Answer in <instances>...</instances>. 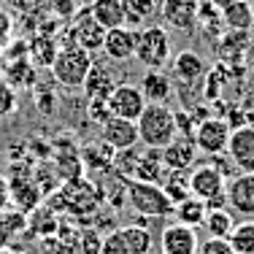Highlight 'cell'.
<instances>
[{
  "instance_id": "obj_1",
  "label": "cell",
  "mask_w": 254,
  "mask_h": 254,
  "mask_svg": "<svg viewBox=\"0 0 254 254\" xmlns=\"http://www.w3.org/2000/svg\"><path fill=\"white\" fill-rule=\"evenodd\" d=\"M138 141L146 149H165L173 138H179L176 117L168 108V103H146L143 114L135 119Z\"/></svg>"
},
{
  "instance_id": "obj_2",
  "label": "cell",
  "mask_w": 254,
  "mask_h": 254,
  "mask_svg": "<svg viewBox=\"0 0 254 254\" xmlns=\"http://www.w3.org/2000/svg\"><path fill=\"white\" fill-rule=\"evenodd\" d=\"M92 54L87 49H81V46H63V49L57 52V57H54L52 63V76L54 81L60 84V87L65 89H81L84 78H87L89 68H92Z\"/></svg>"
},
{
  "instance_id": "obj_3",
  "label": "cell",
  "mask_w": 254,
  "mask_h": 254,
  "mask_svg": "<svg viewBox=\"0 0 254 254\" xmlns=\"http://www.w3.org/2000/svg\"><path fill=\"white\" fill-rule=\"evenodd\" d=\"M190 195L200 197L205 208H227V179L211 162L195 165L190 173Z\"/></svg>"
},
{
  "instance_id": "obj_4",
  "label": "cell",
  "mask_w": 254,
  "mask_h": 254,
  "mask_svg": "<svg viewBox=\"0 0 254 254\" xmlns=\"http://www.w3.org/2000/svg\"><path fill=\"white\" fill-rule=\"evenodd\" d=\"M127 203L138 216L146 219H160V216L173 214V203L165 195L160 184H146V181H127Z\"/></svg>"
},
{
  "instance_id": "obj_5",
  "label": "cell",
  "mask_w": 254,
  "mask_h": 254,
  "mask_svg": "<svg viewBox=\"0 0 254 254\" xmlns=\"http://www.w3.org/2000/svg\"><path fill=\"white\" fill-rule=\"evenodd\" d=\"M135 60L149 70H162L171 63V35L162 25H146L138 30Z\"/></svg>"
},
{
  "instance_id": "obj_6",
  "label": "cell",
  "mask_w": 254,
  "mask_h": 254,
  "mask_svg": "<svg viewBox=\"0 0 254 254\" xmlns=\"http://www.w3.org/2000/svg\"><path fill=\"white\" fill-rule=\"evenodd\" d=\"M160 19L165 30L192 35L197 27V0H160Z\"/></svg>"
},
{
  "instance_id": "obj_7",
  "label": "cell",
  "mask_w": 254,
  "mask_h": 254,
  "mask_svg": "<svg viewBox=\"0 0 254 254\" xmlns=\"http://www.w3.org/2000/svg\"><path fill=\"white\" fill-rule=\"evenodd\" d=\"M103 41H106V30L89 16L87 8H81L70 19L68 35H65V46H81V49H87L92 54V52H103Z\"/></svg>"
},
{
  "instance_id": "obj_8",
  "label": "cell",
  "mask_w": 254,
  "mask_h": 254,
  "mask_svg": "<svg viewBox=\"0 0 254 254\" xmlns=\"http://www.w3.org/2000/svg\"><path fill=\"white\" fill-rule=\"evenodd\" d=\"M230 132H233V127H230L227 119H222V117H208V119H203V122L195 127V135H192V141H195L197 152L214 157V154H225V152H227Z\"/></svg>"
},
{
  "instance_id": "obj_9",
  "label": "cell",
  "mask_w": 254,
  "mask_h": 254,
  "mask_svg": "<svg viewBox=\"0 0 254 254\" xmlns=\"http://www.w3.org/2000/svg\"><path fill=\"white\" fill-rule=\"evenodd\" d=\"M225 154L241 173H254V125L235 127L230 132Z\"/></svg>"
},
{
  "instance_id": "obj_10",
  "label": "cell",
  "mask_w": 254,
  "mask_h": 254,
  "mask_svg": "<svg viewBox=\"0 0 254 254\" xmlns=\"http://www.w3.org/2000/svg\"><path fill=\"white\" fill-rule=\"evenodd\" d=\"M108 108H111V117L132 119V122H135L143 114V108H146V98H143V92L135 84L119 81L117 89L111 92V98H108Z\"/></svg>"
},
{
  "instance_id": "obj_11",
  "label": "cell",
  "mask_w": 254,
  "mask_h": 254,
  "mask_svg": "<svg viewBox=\"0 0 254 254\" xmlns=\"http://www.w3.org/2000/svg\"><path fill=\"white\" fill-rule=\"evenodd\" d=\"M135 46H138V30L135 27H114L106 30L103 41V54L114 63H130L135 60Z\"/></svg>"
},
{
  "instance_id": "obj_12",
  "label": "cell",
  "mask_w": 254,
  "mask_h": 254,
  "mask_svg": "<svg viewBox=\"0 0 254 254\" xmlns=\"http://www.w3.org/2000/svg\"><path fill=\"white\" fill-rule=\"evenodd\" d=\"M197 233L195 227H187L173 222L160 233V254H197Z\"/></svg>"
},
{
  "instance_id": "obj_13",
  "label": "cell",
  "mask_w": 254,
  "mask_h": 254,
  "mask_svg": "<svg viewBox=\"0 0 254 254\" xmlns=\"http://www.w3.org/2000/svg\"><path fill=\"white\" fill-rule=\"evenodd\" d=\"M100 141L108 143L114 152H125V149L138 146V125L132 119H119L111 117L106 125H100Z\"/></svg>"
},
{
  "instance_id": "obj_14",
  "label": "cell",
  "mask_w": 254,
  "mask_h": 254,
  "mask_svg": "<svg viewBox=\"0 0 254 254\" xmlns=\"http://www.w3.org/2000/svg\"><path fill=\"white\" fill-rule=\"evenodd\" d=\"M117 84H119L117 76L106 63H92V68H89V73L81 84V92L87 100H108L111 92L117 89Z\"/></svg>"
},
{
  "instance_id": "obj_15",
  "label": "cell",
  "mask_w": 254,
  "mask_h": 254,
  "mask_svg": "<svg viewBox=\"0 0 254 254\" xmlns=\"http://www.w3.org/2000/svg\"><path fill=\"white\" fill-rule=\"evenodd\" d=\"M160 157H162V165L168 171H192L195 168V160H197V146L192 138H173L165 149H160Z\"/></svg>"
},
{
  "instance_id": "obj_16",
  "label": "cell",
  "mask_w": 254,
  "mask_h": 254,
  "mask_svg": "<svg viewBox=\"0 0 254 254\" xmlns=\"http://www.w3.org/2000/svg\"><path fill=\"white\" fill-rule=\"evenodd\" d=\"M227 208L249 219L254 216V173H241L227 181Z\"/></svg>"
},
{
  "instance_id": "obj_17",
  "label": "cell",
  "mask_w": 254,
  "mask_h": 254,
  "mask_svg": "<svg viewBox=\"0 0 254 254\" xmlns=\"http://www.w3.org/2000/svg\"><path fill=\"white\" fill-rule=\"evenodd\" d=\"M168 176V168L162 165L160 149H146L141 146L135 171H132V181H146V184H162Z\"/></svg>"
},
{
  "instance_id": "obj_18",
  "label": "cell",
  "mask_w": 254,
  "mask_h": 254,
  "mask_svg": "<svg viewBox=\"0 0 254 254\" xmlns=\"http://www.w3.org/2000/svg\"><path fill=\"white\" fill-rule=\"evenodd\" d=\"M87 11L103 30H114V27L127 25L125 0H92V3L87 5Z\"/></svg>"
},
{
  "instance_id": "obj_19",
  "label": "cell",
  "mask_w": 254,
  "mask_h": 254,
  "mask_svg": "<svg viewBox=\"0 0 254 254\" xmlns=\"http://www.w3.org/2000/svg\"><path fill=\"white\" fill-rule=\"evenodd\" d=\"M171 70H173V76L181 78L184 84H195L205 76V63H203V57L197 52L184 49V52H179L176 57H173Z\"/></svg>"
},
{
  "instance_id": "obj_20",
  "label": "cell",
  "mask_w": 254,
  "mask_h": 254,
  "mask_svg": "<svg viewBox=\"0 0 254 254\" xmlns=\"http://www.w3.org/2000/svg\"><path fill=\"white\" fill-rule=\"evenodd\" d=\"M57 52H60V44L49 33H38L35 38H30V44H27V54H30L33 68H52Z\"/></svg>"
},
{
  "instance_id": "obj_21",
  "label": "cell",
  "mask_w": 254,
  "mask_h": 254,
  "mask_svg": "<svg viewBox=\"0 0 254 254\" xmlns=\"http://www.w3.org/2000/svg\"><path fill=\"white\" fill-rule=\"evenodd\" d=\"M138 89L143 92L146 103H168V98H171V92H173L171 78L162 73V70H146L141 78V84H138Z\"/></svg>"
},
{
  "instance_id": "obj_22",
  "label": "cell",
  "mask_w": 254,
  "mask_h": 254,
  "mask_svg": "<svg viewBox=\"0 0 254 254\" xmlns=\"http://www.w3.org/2000/svg\"><path fill=\"white\" fill-rule=\"evenodd\" d=\"M222 22L227 30H238V33H249L254 27V5L249 0L233 3L227 8H222Z\"/></svg>"
},
{
  "instance_id": "obj_23",
  "label": "cell",
  "mask_w": 254,
  "mask_h": 254,
  "mask_svg": "<svg viewBox=\"0 0 254 254\" xmlns=\"http://www.w3.org/2000/svg\"><path fill=\"white\" fill-rule=\"evenodd\" d=\"M119 238H122L127 254H152V246H154V238L149 233V227H141V225H127L122 230H117Z\"/></svg>"
},
{
  "instance_id": "obj_24",
  "label": "cell",
  "mask_w": 254,
  "mask_h": 254,
  "mask_svg": "<svg viewBox=\"0 0 254 254\" xmlns=\"http://www.w3.org/2000/svg\"><path fill=\"white\" fill-rule=\"evenodd\" d=\"M11 187V200L19 205V211H35V205H38L41 195H38V184H35V179H14L8 181Z\"/></svg>"
},
{
  "instance_id": "obj_25",
  "label": "cell",
  "mask_w": 254,
  "mask_h": 254,
  "mask_svg": "<svg viewBox=\"0 0 254 254\" xmlns=\"http://www.w3.org/2000/svg\"><path fill=\"white\" fill-rule=\"evenodd\" d=\"M238 225L230 208H208L205 211V219H203V227L208 233V238H227L233 233V227Z\"/></svg>"
},
{
  "instance_id": "obj_26",
  "label": "cell",
  "mask_w": 254,
  "mask_h": 254,
  "mask_svg": "<svg viewBox=\"0 0 254 254\" xmlns=\"http://www.w3.org/2000/svg\"><path fill=\"white\" fill-rule=\"evenodd\" d=\"M205 203L200 200V197H195V195H190V197H184L181 203L173 205V216H176V222H181V225H187V227H200L203 225V219H205Z\"/></svg>"
},
{
  "instance_id": "obj_27",
  "label": "cell",
  "mask_w": 254,
  "mask_h": 254,
  "mask_svg": "<svg viewBox=\"0 0 254 254\" xmlns=\"http://www.w3.org/2000/svg\"><path fill=\"white\" fill-rule=\"evenodd\" d=\"M157 11H160V3H157V0H125L127 27L141 30L149 19H154Z\"/></svg>"
},
{
  "instance_id": "obj_28",
  "label": "cell",
  "mask_w": 254,
  "mask_h": 254,
  "mask_svg": "<svg viewBox=\"0 0 254 254\" xmlns=\"http://www.w3.org/2000/svg\"><path fill=\"white\" fill-rule=\"evenodd\" d=\"M230 246L235 254H254V219H244L233 227V233L227 235Z\"/></svg>"
},
{
  "instance_id": "obj_29",
  "label": "cell",
  "mask_w": 254,
  "mask_h": 254,
  "mask_svg": "<svg viewBox=\"0 0 254 254\" xmlns=\"http://www.w3.org/2000/svg\"><path fill=\"white\" fill-rule=\"evenodd\" d=\"M244 49H246V33L227 30V35L222 38V44H219V57H222V63H230V65L241 63Z\"/></svg>"
},
{
  "instance_id": "obj_30",
  "label": "cell",
  "mask_w": 254,
  "mask_h": 254,
  "mask_svg": "<svg viewBox=\"0 0 254 254\" xmlns=\"http://www.w3.org/2000/svg\"><path fill=\"white\" fill-rule=\"evenodd\" d=\"M160 187L165 190V195L171 197L173 205L181 203L184 197H190V176L184 171H168V176Z\"/></svg>"
},
{
  "instance_id": "obj_31",
  "label": "cell",
  "mask_w": 254,
  "mask_h": 254,
  "mask_svg": "<svg viewBox=\"0 0 254 254\" xmlns=\"http://www.w3.org/2000/svg\"><path fill=\"white\" fill-rule=\"evenodd\" d=\"M27 227V214L19 208H3L0 211V244L8 241L11 235L22 233Z\"/></svg>"
},
{
  "instance_id": "obj_32",
  "label": "cell",
  "mask_w": 254,
  "mask_h": 254,
  "mask_svg": "<svg viewBox=\"0 0 254 254\" xmlns=\"http://www.w3.org/2000/svg\"><path fill=\"white\" fill-rule=\"evenodd\" d=\"M33 63L30 60H16L14 68H11V84L14 87H30L33 84Z\"/></svg>"
},
{
  "instance_id": "obj_33",
  "label": "cell",
  "mask_w": 254,
  "mask_h": 254,
  "mask_svg": "<svg viewBox=\"0 0 254 254\" xmlns=\"http://www.w3.org/2000/svg\"><path fill=\"white\" fill-rule=\"evenodd\" d=\"M87 117H89V122H95V125H106L108 119H111L108 100H87Z\"/></svg>"
},
{
  "instance_id": "obj_34",
  "label": "cell",
  "mask_w": 254,
  "mask_h": 254,
  "mask_svg": "<svg viewBox=\"0 0 254 254\" xmlns=\"http://www.w3.org/2000/svg\"><path fill=\"white\" fill-rule=\"evenodd\" d=\"M16 111V92L11 84L0 81V119L11 117V114Z\"/></svg>"
},
{
  "instance_id": "obj_35",
  "label": "cell",
  "mask_w": 254,
  "mask_h": 254,
  "mask_svg": "<svg viewBox=\"0 0 254 254\" xmlns=\"http://www.w3.org/2000/svg\"><path fill=\"white\" fill-rule=\"evenodd\" d=\"M197 254H235L227 238H205L203 244H197Z\"/></svg>"
},
{
  "instance_id": "obj_36",
  "label": "cell",
  "mask_w": 254,
  "mask_h": 254,
  "mask_svg": "<svg viewBox=\"0 0 254 254\" xmlns=\"http://www.w3.org/2000/svg\"><path fill=\"white\" fill-rule=\"evenodd\" d=\"M76 249L68 244L65 238H60V235H54V238H44L41 241V249L38 254H73Z\"/></svg>"
},
{
  "instance_id": "obj_37",
  "label": "cell",
  "mask_w": 254,
  "mask_h": 254,
  "mask_svg": "<svg viewBox=\"0 0 254 254\" xmlns=\"http://www.w3.org/2000/svg\"><path fill=\"white\" fill-rule=\"evenodd\" d=\"M81 238V244H78V254H100V244L103 238L98 233H92V230H87L84 235H78Z\"/></svg>"
},
{
  "instance_id": "obj_38",
  "label": "cell",
  "mask_w": 254,
  "mask_h": 254,
  "mask_svg": "<svg viewBox=\"0 0 254 254\" xmlns=\"http://www.w3.org/2000/svg\"><path fill=\"white\" fill-rule=\"evenodd\" d=\"M100 254H127V249H125V244H122V238H119L117 230H114V233H108L106 238H103Z\"/></svg>"
},
{
  "instance_id": "obj_39",
  "label": "cell",
  "mask_w": 254,
  "mask_h": 254,
  "mask_svg": "<svg viewBox=\"0 0 254 254\" xmlns=\"http://www.w3.org/2000/svg\"><path fill=\"white\" fill-rule=\"evenodd\" d=\"M54 11H60V14L65 16V19H73V16L78 14L76 11V0H52Z\"/></svg>"
},
{
  "instance_id": "obj_40",
  "label": "cell",
  "mask_w": 254,
  "mask_h": 254,
  "mask_svg": "<svg viewBox=\"0 0 254 254\" xmlns=\"http://www.w3.org/2000/svg\"><path fill=\"white\" fill-rule=\"evenodd\" d=\"M8 203H11V187H8V179L0 173V211L8 208Z\"/></svg>"
},
{
  "instance_id": "obj_41",
  "label": "cell",
  "mask_w": 254,
  "mask_h": 254,
  "mask_svg": "<svg viewBox=\"0 0 254 254\" xmlns=\"http://www.w3.org/2000/svg\"><path fill=\"white\" fill-rule=\"evenodd\" d=\"M8 27H11L8 14H5V11H0V35H5V33H8Z\"/></svg>"
},
{
  "instance_id": "obj_42",
  "label": "cell",
  "mask_w": 254,
  "mask_h": 254,
  "mask_svg": "<svg viewBox=\"0 0 254 254\" xmlns=\"http://www.w3.org/2000/svg\"><path fill=\"white\" fill-rule=\"evenodd\" d=\"M233 3H241V0H211V5H216V8H227V5H233Z\"/></svg>"
},
{
  "instance_id": "obj_43",
  "label": "cell",
  "mask_w": 254,
  "mask_h": 254,
  "mask_svg": "<svg viewBox=\"0 0 254 254\" xmlns=\"http://www.w3.org/2000/svg\"><path fill=\"white\" fill-rule=\"evenodd\" d=\"M249 70H252V76H254V57L249 60Z\"/></svg>"
},
{
  "instance_id": "obj_44",
  "label": "cell",
  "mask_w": 254,
  "mask_h": 254,
  "mask_svg": "<svg viewBox=\"0 0 254 254\" xmlns=\"http://www.w3.org/2000/svg\"><path fill=\"white\" fill-rule=\"evenodd\" d=\"M84 3H87V5H89V3H92V0H84Z\"/></svg>"
},
{
  "instance_id": "obj_45",
  "label": "cell",
  "mask_w": 254,
  "mask_h": 254,
  "mask_svg": "<svg viewBox=\"0 0 254 254\" xmlns=\"http://www.w3.org/2000/svg\"><path fill=\"white\" fill-rule=\"evenodd\" d=\"M252 125H254V117H252Z\"/></svg>"
},
{
  "instance_id": "obj_46",
  "label": "cell",
  "mask_w": 254,
  "mask_h": 254,
  "mask_svg": "<svg viewBox=\"0 0 254 254\" xmlns=\"http://www.w3.org/2000/svg\"><path fill=\"white\" fill-rule=\"evenodd\" d=\"M0 246H3V244H0Z\"/></svg>"
}]
</instances>
